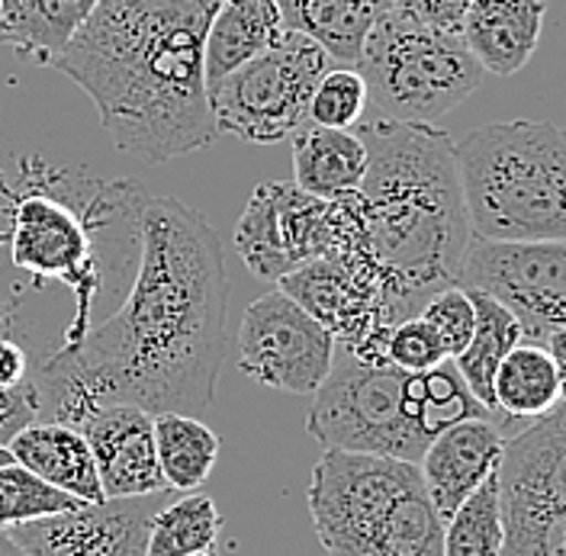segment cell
I'll use <instances>...</instances> for the list:
<instances>
[{
	"label": "cell",
	"instance_id": "obj_11",
	"mask_svg": "<svg viewBox=\"0 0 566 556\" xmlns=\"http://www.w3.org/2000/svg\"><path fill=\"white\" fill-rule=\"evenodd\" d=\"M458 283L499 300L518 318L525 342L544 345L566 328V242L473 239Z\"/></svg>",
	"mask_w": 566,
	"mask_h": 556
},
{
	"label": "cell",
	"instance_id": "obj_31",
	"mask_svg": "<svg viewBox=\"0 0 566 556\" xmlns=\"http://www.w3.org/2000/svg\"><path fill=\"white\" fill-rule=\"evenodd\" d=\"M499 556H566V508L502 512Z\"/></svg>",
	"mask_w": 566,
	"mask_h": 556
},
{
	"label": "cell",
	"instance_id": "obj_39",
	"mask_svg": "<svg viewBox=\"0 0 566 556\" xmlns=\"http://www.w3.org/2000/svg\"><path fill=\"white\" fill-rule=\"evenodd\" d=\"M0 556H27L20 550V544L10 537V531L7 527H0Z\"/></svg>",
	"mask_w": 566,
	"mask_h": 556
},
{
	"label": "cell",
	"instance_id": "obj_20",
	"mask_svg": "<svg viewBox=\"0 0 566 556\" xmlns=\"http://www.w3.org/2000/svg\"><path fill=\"white\" fill-rule=\"evenodd\" d=\"M293 183L318 200H335L360 187L367 148L354 129H325L303 123L293 136Z\"/></svg>",
	"mask_w": 566,
	"mask_h": 556
},
{
	"label": "cell",
	"instance_id": "obj_24",
	"mask_svg": "<svg viewBox=\"0 0 566 556\" xmlns=\"http://www.w3.org/2000/svg\"><path fill=\"white\" fill-rule=\"evenodd\" d=\"M495 412L509 424L534 421L560 406V374L544 345H515L493 377Z\"/></svg>",
	"mask_w": 566,
	"mask_h": 556
},
{
	"label": "cell",
	"instance_id": "obj_36",
	"mask_svg": "<svg viewBox=\"0 0 566 556\" xmlns=\"http://www.w3.org/2000/svg\"><path fill=\"white\" fill-rule=\"evenodd\" d=\"M33 377V364H30V354L27 348L7 335L0 338V389H10V386H20Z\"/></svg>",
	"mask_w": 566,
	"mask_h": 556
},
{
	"label": "cell",
	"instance_id": "obj_2",
	"mask_svg": "<svg viewBox=\"0 0 566 556\" xmlns=\"http://www.w3.org/2000/svg\"><path fill=\"white\" fill-rule=\"evenodd\" d=\"M219 0H97L45 69L94 101L123 155L165 165L216 139L203 42Z\"/></svg>",
	"mask_w": 566,
	"mask_h": 556
},
{
	"label": "cell",
	"instance_id": "obj_33",
	"mask_svg": "<svg viewBox=\"0 0 566 556\" xmlns=\"http://www.w3.org/2000/svg\"><path fill=\"white\" fill-rule=\"evenodd\" d=\"M384 354H387V364L406 370V374H422V370H431L448 360L441 338L434 335V328L422 315H412V318H402L399 325H392Z\"/></svg>",
	"mask_w": 566,
	"mask_h": 556
},
{
	"label": "cell",
	"instance_id": "obj_30",
	"mask_svg": "<svg viewBox=\"0 0 566 556\" xmlns=\"http://www.w3.org/2000/svg\"><path fill=\"white\" fill-rule=\"evenodd\" d=\"M364 109H367V84L357 69H332L322 74L310 97L306 123H316L325 129H354L364 119Z\"/></svg>",
	"mask_w": 566,
	"mask_h": 556
},
{
	"label": "cell",
	"instance_id": "obj_42",
	"mask_svg": "<svg viewBox=\"0 0 566 556\" xmlns=\"http://www.w3.org/2000/svg\"><path fill=\"white\" fill-rule=\"evenodd\" d=\"M3 242H7V235H3V232H0V244H3Z\"/></svg>",
	"mask_w": 566,
	"mask_h": 556
},
{
	"label": "cell",
	"instance_id": "obj_10",
	"mask_svg": "<svg viewBox=\"0 0 566 556\" xmlns=\"http://www.w3.org/2000/svg\"><path fill=\"white\" fill-rule=\"evenodd\" d=\"M277 290L316 318L335 338V348L367 364L387 360L384 348L392 325L387 318L384 277L364 254L328 251L277 280Z\"/></svg>",
	"mask_w": 566,
	"mask_h": 556
},
{
	"label": "cell",
	"instance_id": "obj_21",
	"mask_svg": "<svg viewBox=\"0 0 566 556\" xmlns=\"http://www.w3.org/2000/svg\"><path fill=\"white\" fill-rule=\"evenodd\" d=\"M389 0H277L283 30L313 39L335 62V69H354L364 39Z\"/></svg>",
	"mask_w": 566,
	"mask_h": 556
},
{
	"label": "cell",
	"instance_id": "obj_16",
	"mask_svg": "<svg viewBox=\"0 0 566 556\" xmlns=\"http://www.w3.org/2000/svg\"><path fill=\"white\" fill-rule=\"evenodd\" d=\"M495 476L502 512L566 508V402L505 438Z\"/></svg>",
	"mask_w": 566,
	"mask_h": 556
},
{
	"label": "cell",
	"instance_id": "obj_38",
	"mask_svg": "<svg viewBox=\"0 0 566 556\" xmlns=\"http://www.w3.org/2000/svg\"><path fill=\"white\" fill-rule=\"evenodd\" d=\"M17 332V300L13 296H0V338Z\"/></svg>",
	"mask_w": 566,
	"mask_h": 556
},
{
	"label": "cell",
	"instance_id": "obj_23",
	"mask_svg": "<svg viewBox=\"0 0 566 556\" xmlns=\"http://www.w3.org/2000/svg\"><path fill=\"white\" fill-rule=\"evenodd\" d=\"M97 0H0V42L49 65Z\"/></svg>",
	"mask_w": 566,
	"mask_h": 556
},
{
	"label": "cell",
	"instance_id": "obj_37",
	"mask_svg": "<svg viewBox=\"0 0 566 556\" xmlns=\"http://www.w3.org/2000/svg\"><path fill=\"white\" fill-rule=\"evenodd\" d=\"M547 354L554 357L557 364V374H560V402H566V328H557L547 342H544Z\"/></svg>",
	"mask_w": 566,
	"mask_h": 556
},
{
	"label": "cell",
	"instance_id": "obj_18",
	"mask_svg": "<svg viewBox=\"0 0 566 556\" xmlns=\"http://www.w3.org/2000/svg\"><path fill=\"white\" fill-rule=\"evenodd\" d=\"M544 17L547 0H473L460 39L486 74L512 77L531 62Z\"/></svg>",
	"mask_w": 566,
	"mask_h": 556
},
{
	"label": "cell",
	"instance_id": "obj_27",
	"mask_svg": "<svg viewBox=\"0 0 566 556\" xmlns=\"http://www.w3.org/2000/svg\"><path fill=\"white\" fill-rule=\"evenodd\" d=\"M222 515L210 495H184L155 512L145 556H193L210 554L219 541Z\"/></svg>",
	"mask_w": 566,
	"mask_h": 556
},
{
	"label": "cell",
	"instance_id": "obj_29",
	"mask_svg": "<svg viewBox=\"0 0 566 556\" xmlns=\"http://www.w3.org/2000/svg\"><path fill=\"white\" fill-rule=\"evenodd\" d=\"M87 502L74 499L62 489L42 483L20 463H3L0 466V527H17V524L52 518L62 512H74Z\"/></svg>",
	"mask_w": 566,
	"mask_h": 556
},
{
	"label": "cell",
	"instance_id": "obj_43",
	"mask_svg": "<svg viewBox=\"0 0 566 556\" xmlns=\"http://www.w3.org/2000/svg\"><path fill=\"white\" fill-rule=\"evenodd\" d=\"M193 556H210V554H193Z\"/></svg>",
	"mask_w": 566,
	"mask_h": 556
},
{
	"label": "cell",
	"instance_id": "obj_22",
	"mask_svg": "<svg viewBox=\"0 0 566 556\" xmlns=\"http://www.w3.org/2000/svg\"><path fill=\"white\" fill-rule=\"evenodd\" d=\"M277 0H219L203 42V77L207 91L226 74L242 69L281 35Z\"/></svg>",
	"mask_w": 566,
	"mask_h": 556
},
{
	"label": "cell",
	"instance_id": "obj_5",
	"mask_svg": "<svg viewBox=\"0 0 566 556\" xmlns=\"http://www.w3.org/2000/svg\"><path fill=\"white\" fill-rule=\"evenodd\" d=\"M458 175L473 239L566 242V129L512 119L458 145Z\"/></svg>",
	"mask_w": 566,
	"mask_h": 556
},
{
	"label": "cell",
	"instance_id": "obj_4",
	"mask_svg": "<svg viewBox=\"0 0 566 556\" xmlns=\"http://www.w3.org/2000/svg\"><path fill=\"white\" fill-rule=\"evenodd\" d=\"M20 190L3 187L10 261L35 283L59 280L74 296V318L65 328V345H77L94 325L91 310L104 286V258L97 251V232H109L126 212L142 207L139 187L101 183L94 197L81 203L77 187L39 158L23 161Z\"/></svg>",
	"mask_w": 566,
	"mask_h": 556
},
{
	"label": "cell",
	"instance_id": "obj_34",
	"mask_svg": "<svg viewBox=\"0 0 566 556\" xmlns=\"http://www.w3.org/2000/svg\"><path fill=\"white\" fill-rule=\"evenodd\" d=\"M33 421H39V389L33 377L20 386L0 389V444L3 448Z\"/></svg>",
	"mask_w": 566,
	"mask_h": 556
},
{
	"label": "cell",
	"instance_id": "obj_35",
	"mask_svg": "<svg viewBox=\"0 0 566 556\" xmlns=\"http://www.w3.org/2000/svg\"><path fill=\"white\" fill-rule=\"evenodd\" d=\"M470 3L473 0H389L392 10L419 20L424 27H434L441 33H460Z\"/></svg>",
	"mask_w": 566,
	"mask_h": 556
},
{
	"label": "cell",
	"instance_id": "obj_17",
	"mask_svg": "<svg viewBox=\"0 0 566 556\" xmlns=\"http://www.w3.org/2000/svg\"><path fill=\"white\" fill-rule=\"evenodd\" d=\"M505 438L509 434L490 418H467L424 448L419 473L441 522H448L460 502L499 470Z\"/></svg>",
	"mask_w": 566,
	"mask_h": 556
},
{
	"label": "cell",
	"instance_id": "obj_28",
	"mask_svg": "<svg viewBox=\"0 0 566 556\" xmlns=\"http://www.w3.org/2000/svg\"><path fill=\"white\" fill-rule=\"evenodd\" d=\"M502 537L505 527H502L499 476L493 473L444 522V556H499Z\"/></svg>",
	"mask_w": 566,
	"mask_h": 556
},
{
	"label": "cell",
	"instance_id": "obj_12",
	"mask_svg": "<svg viewBox=\"0 0 566 556\" xmlns=\"http://www.w3.org/2000/svg\"><path fill=\"white\" fill-rule=\"evenodd\" d=\"M335 360V338L283 290L254 300L239 325V367L261 386L316 392Z\"/></svg>",
	"mask_w": 566,
	"mask_h": 556
},
{
	"label": "cell",
	"instance_id": "obj_7",
	"mask_svg": "<svg viewBox=\"0 0 566 556\" xmlns=\"http://www.w3.org/2000/svg\"><path fill=\"white\" fill-rule=\"evenodd\" d=\"M357 74L367 84V104L380 119L431 126L480 91L486 71L470 55L460 33H441L392 10L377 17L364 39Z\"/></svg>",
	"mask_w": 566,
	"mask_h": 556
},
{
	"label": "cell",
	"instance_id": "obj_19",
	"mask_svg": "<svg viewBox=\"0 0 566 556\" xmlns=\"http://www.w3.org/2000/svg\"><path fill=\"white\" fill-rule=\"evenodd\" d=\"M7 451L13 463L30 470L42 483L62 489L87 505H97L106 499L87 438L71 424L33 421L7 444Z\"/></svg>",
	"mask_w": 566,
	"mask_h": 556
},
{
	"label": "cell",
	"instance_id": "obj_26",
	"mask_svg": "<svg viewBox=\"0 0 566 556\" xmlns=\"http://www.w3.org/2000/svg\"><path fill=\"white\" fill-rule=\"evenodd\" d=\"M155 451L165 486L190 492L200 489L219 460V438L197 416L161 412L155 416Z\"/></svg>",
	"mask_w": 566,
	"mask_h": 556
},
{
	"label": "cell",
	"instance_id": "obj_15",
	"mask_svg": "<svg viewBox=\"0 0 566 556\" xmlns=\"http://www.w3.org/2000/svg\"><path fill=\"white\" fill-rule=\"evenodd\" d=\"M94 453L106 499H145L165 492L155 451V416L136 406H104L77 428Z\"/></svg>",
	"mask_w": 566,
	"mask_h": 556
},
{
	"label": "cell",
	"instance_id": "obj_13",
	"mask_svg": "<svg viewBox=\"0 0 566 556\" xmlns=\"http://www.w3.org/2000/svg\"><path fill=\"white\" fill-rule=\"evenodd\" d=\"M235 248L251 274L277 283L335 248L328 200L303 193L296 183H258L235 225Z\"/></svg>",
	"mask_w": 566,
	"mask_h": 556
},
{
	"label": "cell",
	"instance_id": "obj_14",
	"mask_svg": "<svg viewBox=\"0 0 566 556\" xmlns=\"http://www.w3.org/2000/svg\"><path fill=\"white\" fill-rule=\"evenodd\" d=\"M165 492L145 499H104L52 518L10 527L27 556H145Z\"/></svg>",
	"mask_w": 566,
	"mask_h": 556
},
{
	"label": "cell",
	"instance_id": "obj_8",
	"mask_svg": "<svg viewBox=\"0 0 566 556\" xmlns=\"http://www.w3.org/2000/svg\"><path fill=\"white\" fill-rule=\"evenodd\" d=\"M424 370L406 374L392 364H367L335 348L306 418V431L322 448L377 453L419 463L431 444L422 421Z\"/></svg>",
	"mask_w": 566,
	"mask_h": 556
},
{
	"label": "cell",
	"instance_id": "obj_3",
	"mask_svg": "<svg viewBox=\"0 0 566 556\" xmlns=\"http://www.w3.org/2000/svg\"><path fill=\"white\" fill-rule=\"evenodd\" d=\"M354 133L367 148V171L357 187L364 235L352 254L377 264L389 325H399L458 283L473 242L458 145L441 129L380 116L360 119Z\"/></svg>",
	"mask_w": 566,
	"mask_h": 556
},
{
	"label": "cell",
	"instance_id": "obj_1",
	"mask_svg": "<svg viewBox=\"0 0 566 556\" xmlns=\"http://www.w3.org/2000/svg\"><path fill=\"white\" fill-rule=\"evenodd\" d=\"M139 235L126 303L33 367L39 421L81 428L104 406L197 416L212 402L229 310L219 235L175 197H145Z\"/></svg>",
	"mask_w": 566,
	"mask_h": 556
},
{
	"label": "cell",
	"instance_id": "obj_25",
	"mask_svg": "<svg viewBox=\"0 0 566 556\" xmlns=\"http://www.w3.org/2000/svg\"><path fill=\"white\" fill-rule=\"evenodd\" d=\"M463 290H467V286H463ZM467 293H470L473 310H476V328H473L470 345L454 357V367H458V374L463 377V382L470 386V392L499 418L502 431L512 434V431H509V421L495 412L493 377L495 370H499V364H502V357L515 348V345H522L525 335H522L518 318L509 313L499 300L480 293V290H467Z\"/></svg>",
	"mask_w": 566,
	"mask_h": 556
},
{
	"label": "cell",
	"instance_id": "obj_41",
	"mask_svg": "<svg viewBox=\"0 0 566 556\" xmlns=\"http://www.w3.org/2000/svg\"><path fill=\"white\" fill-rule=\"evenodd\" d=\"M3 187H7V183H3V175H0V190H3Z\"/></svg>",
	"mask_w": 566,
	"mask_h": 556
},
{
	"label": "cell",
	"instance_id": "obj_40",
	"mask_svg": "<svg viewBox=\"0 0 566 556\" xmlns=\"http://www.w3.org/2000/svg\"><path fill=\"white\" fill-rule=\"evenodd\" d=\"M3 463H13V457H10V451H7V448L0 444V466H3Z\"/></svg>",
	"mask_w": 566,
	"mask_h": 556
},
{
	"label": "cell",
	"instance_id": "obj_9",
	"mask_svg": "<svg viewBox=\"0 0 566 556\" xmlns=\"http://www.w3.org/2000/svg\"><path fill=\"white\" fill-rule=\"evenodd\" d=\"M332 69L335 62L313 39L281 30L264 52L207 91L216 133L254 145L290 139L306 123L310 97Z\"/></svg>",
	"mask_w": 566,
	"mask_h": 556
},
{
	"label": "cell",
	"instance_id": "obj_6",
	"mask_svg": "<svg viewBox=\"0 0 566 556\" xmlns=\"http://www.w3.org/2000/svg\"><path fill=\"white\" fill-rule=\"evenodd\" d=\"M306 502L328 556H444V522L419 463L325 448Z\"/></svg>",
	"mask_w": 566,
	"mask_h": 556
},
{
	"label": "cell",
	"instance_id": "obj_32",
	"mask_svg": "<svg viewBox=\"0 0 566 556\" xmlns=\"http://www.w3.org/2000/svg\"><path fill=\"white\" fill-rule=\"evenodd\" d=\"M434 328V335L441 338V348L448 354V360H454L460 350L470 345L473 338V328H476V310H473V300L470 293L451 283L444 290H438L419 313Z\"/></svg>",
	"mask_w": 566,
	"mask_h": 556
}]
</instances>
